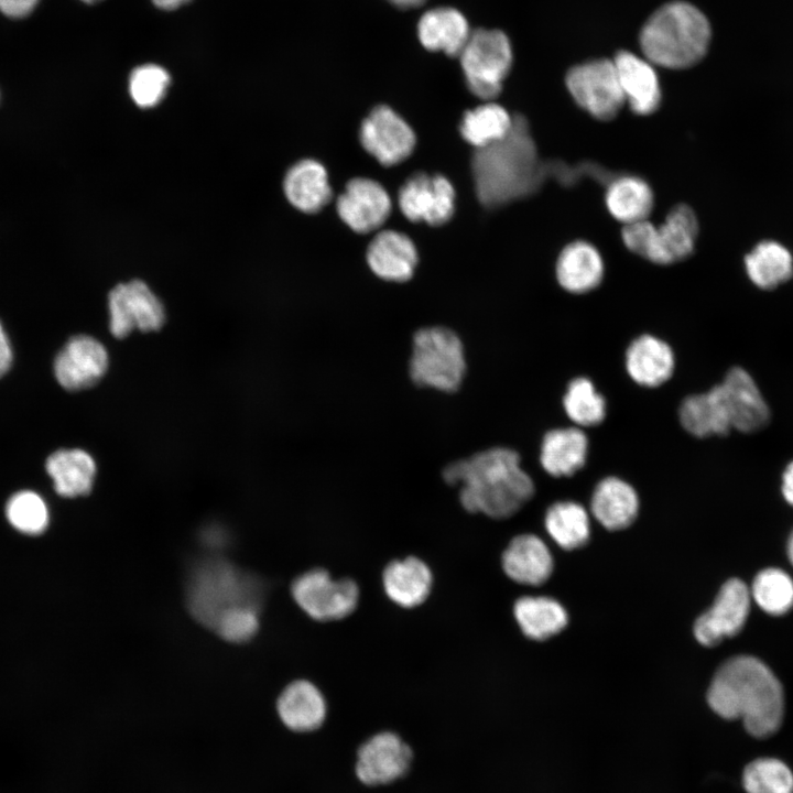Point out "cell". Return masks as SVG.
Listing matches in <instances>:
<instances>
[{
  "label": "cell",
  "instance_id": "21",
  "mask_svg": "<svg viewBox=\"0 0 793 793\" xmlns=\"http://www.w3.org/2000/svg\"><path fill=\"white\" fill-rule=\"evenodd\" d=\"M613 64L630 109L637 115L654 112L661 102V88L652 63L631 52H619Z\"/></svg>",
  "mask_w": 793,
  "mask_h": 793
},
{
  "label": "cell",
  "instance_id": "1",
  "mask_svg": "<svg viewBox=\"0 0 793 793\" xmlns=\"http://www.w3.org/2000/svg\"><path fill=\"white\" fill-rule=\"evenodd\" d=\"M442 475L446 484L460 486L459 501L466 511L492 519L514 515L535 493L521 456L509 447H491L455 460Z\"/></svg>",
  "mask_w": 793,
  "mask_h": 793
},
{
  "label": "cell",
  "instance_id": "35",
  "mask_svg": "<svg viewBox=\"0 0 793 793\" xmlns=\"http://www.w3.org/2000/svg\"><path fill=\"white\" fill-rule=\"evenodd\" d=\"M550 536L564 550L584 546L590 534L587 510L576 501H557L551 504L544 518Z\"/></svg>",
  "mask_w": 793,
  "mask_h": 793
},
{
  "label": "cell",
  "instance_id": "49",
  "mask_svg": "<svg viewBox=\"0 0 793 793\" xmlns=\"http://www.w3.org/2000/svg\"><path fill=\"white\" fill-rule=\"evenodd\" d=\"M80 1H83V2H85V3H87V4H94V3H97V2H99V1H101V0H80Z\"/></svg>",
  "mask_w": 793,
  "mask_h": 793
},
{
  "label": "cell",
  "instance_id": "42",
  "mask_svg": "<svg viewBox=\"0 0 793 793\" xmlns=\"http://www.w3.org/2000/svg\"><path fill=\"white\" fill-rule=\"evenodd\" d=\"M258 627V608L239 606L225 611L217 619L213 629L225 640L240 643L253 637Z\"/></svg>",
  "mask_w": 793,
  "mask_h": 793
},
{
  "label": "cell",
  "instance_id": "12",
  "mask_svg": "<svg viewBox=\"0 0 793 793\" xmlns=\"http://www.w3.org/2000/svg\"><path fill=\"white\" fill-rule=\"evenodd\" d=\"M402 214L411 221L439 226L450 219L455 209V189L441 174L417 173L400 188L398 195Z\"/></svg>",
  "mask_w": 793,
  "mask_h": 793
},
{
  "label": "cell",
  "instance_id": "8",
  "mask_svg": "<svg viewBox=\"0 0 793 793\" xmlns=\"http://www.w3.org/2000/svg\"><path fill=\"white\" fill-rule=\"evenodd\" d=\"M291 594L297 606L317 621H336L350 616L358 606L359 587L351 578L334 579L324 568L296 577Z\"/></svg>",
  "mask_w": 793,
  "mask_h": 793
},
{
  "label": "cell",
  "instance_id": "41",
  "mask_svg": "<svg viewBox=\"0 0 793 793\" xmlns=\"http://www.w3.org/2000/svg\"><path fill=\"white\" fill-rule=\"evenodd\" d=\"M169 84L170 75L164 68L154 64H145L131 72L129 91L138 106L148 108L161 101Z\"/></svg>",
  "mask_w": 793,
  "mask_h": 793
},
{
  "label": "cell",
  "instance_id": "5",
  "mask_svg": "<svg viewBox=\"0 0 793 793\" xmlns=\"http://www.w3.org/2000/svg\"><path fill=\"white\" fill-rule=\"evenodd\" d=\"M187 598L193 616L213 628L217 619L231 608H259L262 588L253 576L227 562L210 560L195 568Z\"/></svg>",
  "mask_w": 793,
  "mask_h": 793
},
{
  "label": "cell",
  "instance_id": "46",
  "mask_svg": "<svg viewBox=\"0 0 793 793\" xmlns=\"http://www.w3.org/2000/svg\"><path fill=\"white\" fill-rule=\"evenodd\" d=\"M191 0H152L155 7L162 10H175Z\"/></svg>",
  "mask_w": 793,
  "mask_h": 793
},
{
  "label": "cell",
  "instance_id": "32",
  "mask_svg": "<svg viewBox=\"0 0 793 793\" xmlns=\"http://www.w3.org/2000/svg\"><path fill=\"white\" fill-rule=\"evenodd\" d=\"M609 213L624 225L645 220L653 207V193L649 184L633 175L615 176L606 191Z\"/></svg>",
  "mask_w": 793,
  "mask_h": 793
},
{
  "label": "cell",
  "instance_id": "33",
  "mask_svg": "<svg viewBox=\"0 0 793 793\" xmlns=\"http://www.w3.org/2000/svg\"><path fill=\"white\" fill-rule=\"evenodd\" d=\"M513 613L522 632L532 640L548 639L567 624L564 607L548 597H521L513 606Z\"/></svg>",
  "mask_w": 793,
  "mask_h": 793
},
{
  "label": "cell",
  "instance_id": "37",
  "mask_svg": "<svg viewBox=\"0 0 793 793\" xmlns=\"http://www.w3.org/2000/svg\"><path fill=\"white\" fill-rule=\"evenodd\" d=\"M750 280L761 289H773L789 280L793 260L789 250L775 241L759 243L745 259Z\"/></svg>",
  "mask_w": 793,
  "mask_h": 793
},
{
  "label": "cell",
  "instance_id": "19",
  "mask_svg": "<svg viewBox=\"0 0 793 793\" xmlns=\"http://www.w3.org/2000/svg\"><path fill=\"white\" fill-rule=\"evenodd\" d=\"M719 384L734 430L745 433L756 432L768 423L769 408L746 370L738 367L730 369Z\"/></svg>",
  "mask_w": 793,
  "mask_h": 793
},
{
  "label": "cell",
  "instance_id": "3",
  "mask_svg": "<svg viewBox=\"0 0 793 793\" xmlns=\"http://www.w3.org/2000/svg\"><path fill=\"white\" fill-rule=\"evenodd\" d=\"M471 172L477 197L489 208L535 193L545 180L544 162L526 119L513 116L512 128L503 139L475 149Z\"/></svg>",
  "mask_w": 793,
  "mask_h": 793
},
{
  "label": "cell",
  "instance_id": "6",
  "mask_svg": "<svg viewBox=\"0 0 793 793\" xmlns=\"http://www.w3.org/2000/svg\"><path fill=\"white\" fill-rule=\"evenodd\" d=\"M466 370L464 345L454 330L428 326L413 335L409 374L416 385L453 393L460 388Z\"/></svg>",
  "mask_w": 793,
  "mask_h": 793
},
{
  "label": "cell",
  "instance_id": "15",
  "mask_svg": "<svg viewBox=\"0 0 793 793\" xmlns=\"http://www.w3.org/2000/svg\"><path fill=\"white\" fill-rule=\"evenodd\" d=\"M340 219L354 231L368 233L380 228L391 211V199L378 182L356 177L350 180L336 200Z\"/></svg>",
  "mask_w": 793,
  "mask_h": 793
},
{
  "label": "cell",
  "instance_id": "9",
  "mask_svg": "<svg viewBox=\"0 0 793 793\" xmlns=\"http://www.w3.org/2000/svg\"><path fill=\"white\" fill-rule=\"evenodd\" d=\"M566 86L578 106L599 120L612 119L626 102L613 61L574 66L566 75Z\"/></svg>",
  "mask_w": 793,
  "mask_h": 793
},
{
  "label": "cell",
  "instance_id": "28",
  "mask_svg": "<svg viewBox=\"0 0 793 793\" xmlns=\"http://www.w3.org/2000/svg\"><path fill=\"white\" fill-rule=\"evenodd\" d=\"M466 18L456 9L439 7L426 11L417 23V35L430 51L459 56L470 36Z\"/></svg>",
  "mask_w": 793,
  "mask_h": 793
},
{
  "label": "cell",
  "instance_id": "44",
  "mask_svg": "<svg viewBox=\"0 0 793 793\" xmlns=\"http://www.w3.org/2000/svg\"><path fill=\"white\" fill-rule=\"evenodd\" d=\"M12 363V348L7 333L0 322V377H2Z\"/></svg>",
  "mask_w": 793,
  "mask_h": 793
},
{
  "label": "cell",
  "instance_id": "22",
  "mask_svg": "<svg viewBox=\"0 0 793 793\" xmlns=\"http://www.w3.org/2000/svg\"><path fill=\"white\" fill-rule=\"evenodd\" d=\"M677 416L683 430L697 438L723 436L732 428L719 383L706 392L687 395L678 406Z\"/></svg>",
  "mask_w": 793,
  "mask_h": 793
},
{
  "label": "cell",
  "instance_id": "31",
  "mask_svg": "<svg viewBox=\"0 0 793 793\" xmlns=\"http://www.w3.org/2000/svg\"><path fill=\"white\" fill-rule=\"evenodd\" d=\"M698 232L694 211L686 205H676L664 222L656 226L658 264H672L692 254Z\"/></svg>",
  "mask_w": 793,
  "mask_h": 793
},
{
  "label": "cell",
  "instance_id": "10",
  "mask_svg": "<svg viewBox=\"0 0 793 793\" xmlns=\"http://www.w3.org/2000/svg\"><path fill=\"white\" fill-rule=\"evenodd\" d=\"M109 329L117 338L132 330H159L165 322L161 301L140 280L118 284L108 296Z\"/></svg>",
  "mask_w": 793,
  "mask_h": 793
},
{
  "label": "cell",
  "instance_id": "36",
  "mask_svg": "<svg viewBox=\"0 0 793 793\" xmlns=\"http://www.w3.org/2000/svg\"><path fill=\"white\" fill-rule=\"evenodd\" d=\"M513 116L500 105L488 101L465 112L459 132L475 149L503 139L512 128Z\"/></svg>",
  "mask_w": 793,
  "mask_h": 793
},
{
  "label": "cell",
  "instance_id": "38",
  "mask_svg": "<svg viewBox=\"0 0 793 793\" xmlns=\"http://www.w3.org/2000/svg\"><path fill=\"white\" fill-rule=\"evenodd\" d=\"M751 595L768 613L783 615L793 607V580L781 569H764L756 576Z\"/></svg>",
  "mask_w": 793,
  "mask_h": 793
},
{
  "label": "cell",
  "instance_id": "26",
  "mask_svg": "<svg viewBox=\"0 0 793 793\" xmlns=\"http://www.w3.org/2000/svg\"><path fill=\"white\" fill-rule=\"evenodd\" d=\"M604 278V262L598 250L588 242L567 245L556 262V279L565 291L585 294L595 290Z\"/></svg>",
  "mask_w": 793,
  "mask_h": 793
},
{
  "label": "cell",
  "instance_id": "16",
  "mask_svg": "<svg viewBox=\"0 0 793 793\" xmlns=\"http://www.w3.org/2000/svg\"><path fill=\"white\" fill-rule=\"evenodd\" d=\"M411 759L410 747L399 736L390 731L379 732L359 749L356 773L366 784H385L403 775Z\"/></svg>",
  "mask_w": 793,
  "mask_h": 793
},
{
  "label": "cell",
  "instance_id": "7",
  "mask_svg": "<svg viewBox=\"0 0 793 793\" xmlns=\"http://www.w3.org/2000/svg\"><path fill=\"white\" fill-rule=\"evenodd\" d=\"M469 90L490 101L501 89L512 64V50L507 35L499 30L478 29L459 54Z\"/></svg>",
  "mask_w": 793,
  "mask_h": 793
},
{
  "label": "cell",
  "instance_id": "20",
  "mask_svg": "<svg viewBox=\"0 0 793 793\" xmlns=\"http://www.w3.org/2000/svg\"><path fill=\"white\" fill-rule=\"evenodd\" d=\"M370 270L388 282H406L417 264V251L413 241L395 230L378 232L366 253Z\"/></svg>",
  "mask_w": 793,
  "mask_h": 793
},
{
  "label": "cell",
  "instance_id": "11",
  "mask_svg": "<svg viewBox=\"0 0 793 793\" xmlns=\"http://www.w3.org/2000/svg\"><path fill=\"white\" fill-rule=\"evenodd\" d=\"M362 148L384 166L404 161L414 150L415 134L390 107H374L359 131Z\"/></svg>",
  "mask_w": 793,
  "mask_h": 793
},
{
  "label": "cell",
  "instance_id": "23",
  "mask_svg": "<svg viewBox=\"0 0 793 793\" xmlns=\"http://www.w3.org/2000/svg\"><path fill=\"white\" fill-rule=\"evenodd\" d=\"M640 500L631 484L617 476H607L594 488L590 510L607 530L628 528L637 518Z\"/></svg>",
  "mask_w": 793,
  "mask_h": 793
},
{
  "label": "cell",
  "instance_id": "48",
  "mask_svg": "<svg viewBox=\"0 0 793 793\" xmlns=\"http://www.w3.org/2000/svg\"><path fill=\"white\" fill-rule=\"evenodd\" d=\"M787 554H789V558H790V561H791V563H792V565H793V532H792V534H791V536H790V539H789V543H787Z\"/></svg>",
  "mask_w": 793,
  "mask_h": 793
},
{
  "label": "cell",
  "instance_id": "25",
  "mask_svg": "<svg viewBox=\"0 0 793 793\" xmlns=\"http://www.w3.org/2000/svg\"><path fill=\"white\" fill-rule=\"evenodd\" d=\"M502 568L515 583L537 586L553 571V558L545 543L534 534L515 536L502 554Z\"/></svg>",
  "mask_w": 793,
  "mask_h": 793
},
{
  "label": "cell",
  "instance_id": "29",
  "mask_svg": "<svg viewBox=\"0 0 793 793\" xmlns=\"http://www.w3.org/2000/svg\"><path fill=\"white\" fill-rule=\"evenodd\" d=\"M283 187L289 202L304 213L319 211L333 196L325 167L311 159L298 161L287 171Z\"/></svg>",
  "mask_w": 793,
  "mask_h": 793
},
{
  "label": "cell",
  "instance_id": "2",
  "mask_svg": "<svg viewBox=\"0 0 793 793\" xmlns=\"http://www.w3.org/2000/svg\"><path fill=\"white\" fill-rule=\"evenodd\" d=\"M707 700L723 718H741L747 731L758 738L773 735L782 724V686L770 669L752 656L726 661L714 675Z\"/></svg>",
  "mask_w": 793,
  "mask_h": 793
},
{
  "label": "cell",
  "instance_id": "14",
  "mask_svg": "<svg viewBox=\"0 0 793 793\" xmlns=\"http://www.w3.org/2000/svg\"><path fill=\"white\" fill-rule=\"evenodd\" d=\"M104 345L88 335L70 337L54 360V374L66 390L78 391L96 384L108 368Z\"/></svg>",
  "mask_w": 793,
  "mask_h": 793
},
{
  "label": "cell",
  "instance_id": "13",
  "mask_svg": "<svg viewBox=\"0 0 793 793\" xmlns=\"http://www.w3.org/2000/svg\"><path fill=\"white\" fill-rule=\"evenodd\" d=\"M750 606V593L740 579H729L720 588L714 605L698 617L694 626L696 640L714 647L736 636L743 627Z\"/></svg>",
  "mask_w": 793,
  "mask_h": 793
},
{
  "label": "cell",
  "instance_id": "40",
  "mask_svg": "<svg viewBox=\"0 0 793 793\" xmlns=\"http://www.w3.org/2000/svg\"><path fill=\"white\" fill-rule=\"evenodd\" d=\"M8 521L19 531L36 535L48 524V510L40 495L30 490L15 492L6 506Z\"/></svg>",
  "mask_w": 793,
  "mask_h": 793
},
{
  "label": "cell",
  "instance_id": "39",
  "mask_svg": "<svg viewBox=\"0 0 793 793\" xmlns=\"http://www.w3.org/2000/svg\"><path fill=\"white\" fill-rule=\"evenodd\" d=\"M743 786L748 793H793V773L774 758L757 759L743 771Z\"/></svg>",
  "mask_w": 793,
  "mask_h": 793
},
{
  "label": "cell",
  "instance_id": "45",
  "mask_svg": "<svg viewBox=\"0 0 793 793\" xmlns=\"http://www.w3.org/2000/svg\"><path fill=\"white\" fill-rule=\"evenodd\" d=\"M782 492L785 500L793 506V461L787 465L783 474Z\"/></svg>",
  "mask_w": 793,
  "mask_h": 793
},
{
  "label": "cell",
  "instance_id": "27",
  "mask_svg": "<svg viewBox=\"0 0 793 793\" xmlns=\"http://www.w3.org/2000/svg\"><path fill=\"white\" fill-rule=\"evenodd\" d=\"M282 723L294 731L318 728L326 717V700L316 685L306 680L290 683L276 702Z\"/></svg>",
  "mask_w": 793,
  "mask_h": 793
},
{
  "label": "cell",
  "instance_id": "18",
  "mask_svg": "<svg viewBox=\"0 0 793 793\" xmlns=\"http://www.w3.org/2000/svg\"><path fill=\"white\" fill-rule=\"evenodd\" d=\"M588 454L589 438L584 428L554 427L542 436L539 461L551 477H571L585 467Z\"/></svg>",
  "mask_w": 793,
  "mask_h": 793
},
{
  "label": "cell",
  "instance_id": "30",
  "mask_svg": "<svg viewBox=\"0 0 793 793\" xmlns=\"http://www.w3.org/2000/svg\"><path fill=\"white\" fill-rule=\"evenodd\" d=\"M45 469L53 480L55 491L66 498L87 495L96 476L95 460L79 448L52 453L45 461Z\"/></svg>",
  "mask_w": 793,
  "mask_h": 793
},
{
  "label": "cell",
  "instance_id": "43",
  "mask_svg": "<svg viewBox=\"0 0 793 793\" xmlns=\"http://www.w3.org/2000/svg\"><path fill=\"white\" fill-rule=\"evenodd\" d=\"M41 0H0V12L10 19L19 20L29 17Z\"/></svg>",
  "mask_w": 793,
  "mask_h": 793
},
{
  "label": "cell",
  "instance_id": "47",
  "mask_svg": "<svg viewBox=\"0 0 793 793\" xmlns=\"http://www.w3.org/2000/svg\"><path fill=\"white\" fill-rule=\"evenodd\" d=\"M388 1L391 2L392 4H394L395 7H399L402 9H410V8H415V7L422 6L427 0H388Z\"/></svg>",
  "mask_w": 793,
  "mask_h": 793
},
{
  "label": "cell",
  "instance_id": "24",
  "mask_svg": "<svg viewBox=\"0 0 793 793\" xmlns=\"http://www.w3.org/2000/svg\"><path fill=\"white\" fill-rule=\"evenodd\" d=\"M382 586L388 598L402 608H415L430 596L433 574L416 556L390 562L382 572Z\"/></svg>",
  "mask_w": 793,
  "mask_h": 793
},
{
  "label": "cell",
  "instance_id": "17",
  "mask_svg": "<svg viewBox=\"0 0 793 793\" xmlns=\"http://www.w3.org/2000/svg\"><path fill=\"white\" fill-rule=\"evenodd\" d=\"M675 354L671 345L652 334L634 337L624 351L628 377L638 385L654 389L666 383L674 374Z\"/></svg>",
  "mask_w": 793,
  "mask_h": 793
},
{
  "label": "cell",
  "instance_id": "4",
  "mask_svg": "<svg viewBox=\"0 0 793 793\" xmlns=\"http://www.w3.org/2000/svg\"><path fill=\"white\" fill-rule=\"evenodd\" d=\"M710 25L693 4L666 3L645 22L640 46L650 63L666 68H686L698 63L707 52Z\"/></svg>",
  "mask_w": 793,
  "mask_h": 793
},
{
  "label": "cell",
  "instance_id": "34",
  "mask_svg": "<svg viewBox=\"0 0 793 793\" xmlns=\"http://www.w3.org/2000/svg\"><path fill=\"white\" fill-rule=\"evenodd\" d=\"M562 406L573 425L584 430L600 425L608 409L605 395L584 376L569 380L562 397Z\"/></svg>",
  "mask_w": 793,
  "mask_h": 793
}]
</instances>
